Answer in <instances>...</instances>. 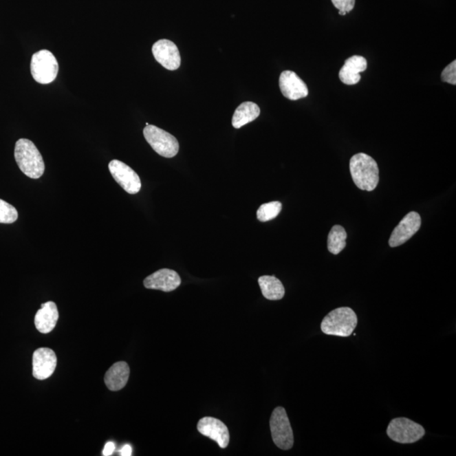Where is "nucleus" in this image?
<instances>
[{
	"mask_svg": "<svg viewBox=\"0 0 456 456\" xmlns=\"http://www.w3.org/2000/svg\"><path fill=\"white\" fill-rule=\"evenodd\" d=\"M18 219V213L16 208L5 200L0 199V224H14Z\"/></svg>",
	"mask_w": 456,
	"mask_h": 456,
	"instance_id": "obj_22",
	"label": "nucleus"
},
{
	"mask_svg": "<svg viewBox=\"0 0 456 456\" xmlns=\"http://www.w3.org/2000/svg\"><path fill=\"white\" fill-rule=\"evenodd\" d=\"M441 80L455 86L456 85V61H454L443 70Z\"/></svg>",
	"mask_w": 456,
	"mask_h": 456,
	"instance_id": "obj_23",
	"label": "nucleus"
},
{
	"mask_svg": "<svg viewBox=\"0 0 456 456\" xmlns=\"http://www.w3.org/2000/svg\"><path fill=\"white\" fill-rule=\"evenodd\" d=\"M420 215L411 211L400 221L398 227L392 232L389 244L391 248L402 246L409 241L421 228Z\"/></svg>",
	"mask_w": 456,
	"mask_h": 456,
	"instance_id": "obj_9",
	"label": "nucleus"
},
{
	"mask_svg": "<svg viewBox=\"0 0 456 456\" xmlns=\"http://www.w3.org/2000/svg\"><path fill=\"white\" fill-rule=\"evenodd\" d=\"M279 87L285 98L292 101L306 98L309 95V88L305 83L291 70H285L281 74Z\"/></svg>",
	"mask_w": 456,
	"mask_h": 456,
	"instance_id": "obj_14",
	"label": "nucleus"
},
{
	"mask_svg": "<svg viewBox=\"0 0 456 456\" xmlns=\"http://www.w3.org/2000/svg\"><path fill=\"white\" fill-rule=\"evenodd\" d=\"M258 283L259 287H261L262 294L266 299L275 301V300H281L284 298V285L276 276H261L259 278Z\"/></svg>",
	"mask_w": 456,
	"mask_h": 456,
	"instance_id": "obj_19",
	"label": "nucleus"
},
{
	"mask_svg": "<svg viewBox=\"0 0 456 456\" xmlns=\"http://www.w3.org/2000/svg\"><path fill=\"white\" fill-rule=\"evenodd\" d=\"M358 325V316L351 307H338L329 312L322 321L321 331L325 335L348 337Z\"/></svg>",
	"mask_w": 456,
	"mask_h": 456,
	"instance_id": "obj_3",
	"label": "nucleus"
},
{
	"mask_svg": "<svg viewBox=\"0 0 456 456\" xmlns=\"http://www.w3.org/2000/svg\"><path fill=\"white\" fill-rule=\"evenodd\" d=\"M57 357L50 348H39L33 354L32 374L36 379L44 380L53 376L56 369Z\"/></svg>",
	"mask_w": 456,
	"mask_h": 456,
	"instance_id": "obj_11",
	"label": "nucleus"
},
{
	"mask_svg": "<svg viewBox=\"0 0 456 456\" xmlns=\"http://www.w3.org/2000/svg\"><path fill=\"white\" fill-rule=\"evenodd\" d=\"M270 428L274 444L283 450H291L294 444V432L287 411L281 406L273 411Z\"/></svg>",
	"mask_w": 456,
	"mask_h": 456,
	"instance_id": "obj_4",
	"label": "nucleus"
},
{
	"mask_svg": "<svg viewBox=\"0 0 456 456\" xmlns=\"http://www.w3.org/2000/svg\"><path fill=\"white\" fill-rule=\"evenodd\" d=\"M120 455L122 456H131L132 455V447L126 444L123 448L120 450Z\"/></svg>",
	"mask_w": 456,
	"mask_h": 456,
	"instance_id": "obj_26",
	"label": "nucleus"
},
{
	"mask_svg": "<svg viewBox=\"0 0 456 456\" xmlns=\"http://www.w3.org/2000/svg\"><path fill=\"white\" fill-rule=\"evenodd\" d=\"M350 172L356 186L362 191H373L379 184V166L369 155H354L350 160Z\"/></svg>",
	"mask_w": 456,
	"mask_h": 456,
	"instance_id": "obj_1",
	"label": "nucleus"
},
{
	"mask_svg": "<svg viewBox=\"0 0 456 456\" xmlns=\"http://www.w3.org/2000/svg\"><path fill=\"white\" fill-rule=\"evenodd\" d=\"M115 450V444L113 442H107L103 448L102 455L105 456H110L113 454Z\"/></svg>",
	"mask_w": 456,
	"mask_h": 456,
	"instance_id": "obj_25",
	"label": "nucleus"
},
{
	"mask_svg": "<svg viewBox=\"0 0 456 456\" xmlns=\"http://www.w3.org/2000/svg\"><path fill=\"white\" fill-rule=\"evenodd\" d=\"M332 1L337 10L349 13L354 8L356 0H332Z\"/></svg>",
	"mask_w": 456,
	"mask_h": 456,
	"instance_id": "obj_24",
	"label": "nucleus"
},
{
	"mask_svg": "<svg viewBox=\"0 0 456 456\" xmlns=\"http://www.w3.org/2000/svg\"><path fill=\"white\" fill-rule=\"evenodd\" d=\"M347 14V12H345V11H340V10H339V14H340V16H346Z\"/></svg>",
	"mask_w": 456,
	"mask_h": 456,
	"instance_id": "obj_27",
	"label": "nucleus"
},
{
	"mask_svg": "<svg viewBox=\"0 0 456 456\" xmlns=\"http://www.w3.org/2000/svg\"><path fill=\"white\" fill-rule=\"evenodd\" d=\"M143 133L152 149L162 157L172 158L179 152L180 144L175 137L157 126L150 124L146 126Z\"/></svg>",
	"mask_w": 456,
	"mask_h": 456,
	"instance_id": "obj_6",
	"label": "nucleus"
},
{
	"mask_svg": "<svg viewBox=\"0 0 456 456\" xmlns=\"http://www.w3.org/2000/svg\"><path fill=\"white\" fill-rule=\"evenodd\" d=\"M198 431L202 435L216 441L221 448L228 446L230 435L227 426L217 418L206 417L200 419L197 425Z\"/></svg>",
	"mask_w": 456,
	"mask_h": 456,
	"instance_id": "obj_12",
	"label": "nucleus"
},
{
	"mask_svg": "<svg viewBox=\"0 0 456 456\" xmlns=\"http://www.w3.org/2000/svg\"><path fill=\"white\" fill-rule=\"evenodd\" d=\"M14 158L21 171L32 180H38L45 171L43 158L34 143L20 139L14 147Z\"/></svg>",
	"mask_w": 456,
	"mask_h": 456,
	"instance_id": "obj_2",
	"label": "nucleus"
},
{
	"mask_svg": "<svg viewBox=\"0 0 456 456\" xmlns=\"http://www.w3.org/2000/svg\"><path fill=\"white\" fill-rule=\"evenodd\" d=\"M31 73L36 83L47 85L56 79L58 64L50 51L43 50L32 55Z\"/></svg>",
	"mask_w": 456,
	"mask_h": 456,
	"instance_id": "obj_7",
	"label": "nucleus"
},
{
	"mask_svg": "<svg viewBox=\"0 0 456 456\" xmlns=\"http://www.w3.org/2000/svg\"><path fill=\"white\" fill-rule=\"evenodd\" d=\"M347 232L342 226L336 225L328 236V250L333 254H338L347 246Z\"/></svg>",
	"mask_w": 456,
	"mask_h": 456,
	"instance_id": "obj_20",
	"label": "nucleus"
},
{
	"mask_svg": "<svg viewBox=\"0 0 456 456\" xmlns=\"http://www.w3.org/2000/svg\"><path fill=\"white\" fill-rule=\"evenodd\" d=\"M261 114V109L257 103L252 102H243L235 110L232 117V126L235 129L242 128L243 126L257 120Z\"/></svg>",
	"mask_w": 456,
	"mask_h": 456,
	"instance_id": "obj_18",
	"label": "nucleus"
},
{
	"mask_svg": "<svg viewBox=\"0 0 456 456\" xmlns=\"http://www.w3.org/2000/svg\"><path fill=\"white\" fill-rule=\"evenodd\" d=\"M131 369L127 362H118L107 371L105 382L109 390L118 391L122 390L128 383Z\"/></svg>",
	"mask_w": 456,
	"mask_h": 456,
	"instance_id": "obj_17",
	"label": "nucleus"
},
{
	"mask_svg": "<svg viewBox=\"0 0 456 456\" xmlns=\"http://www.w3.org/2000/svg\"><path fill=\"white\" fill-rule=\"evenodd\" d=\"M152 54L159 64L169 70H176L181 65L179 48L172 41L162 39L152 47Z\"/></svg>",
	"mask_w": 456,
	"mask_h": 456,
	"instance_id": "obj_10",
	"label": "nucleus"
},
{
	"mask_svg": "<svg viewBox=\"0 0 456 456\" xmlns=\"http://www.w3.org/2000/svg\"><path fill=\"white\" fill-rule=\"evenodd\" d=\"M368 67L366 58L354 55L345 61V64L339 72L340 80L348 86H352L361 80L360 73L365 72Z\"/></svg>",
	"mask_w": 456,
	"mask_h": 456,
	"instance_id": "obj_15",
	"label": "nucleus"
},
{
	"mask_svg": "<svg viewBox=\"0 0 456 456\" xmlns=\"http://www.w3.org/2000/svg\"><path fill=\"white\" fill-rule=\"evenodd\" d=\"M59 314L56 304L47 302L36 312L35 326L41 333L47 334L53 331L58 321Z\"/></svg>",
	"mask_w": 456,
	"mask_h": 456,
	"instance_id": "obj_16",
	"label": "nucleus"
},
{
	"mask_svg": "<svg viewBox=\"0 0 456 456\" xmlns=\"http://www.w3.org/2000/svg\"><path fill=\"white\" fill-rule=\"evenodd\" d=\"M181 283L179 274L170 269L159 270L144 280V287L165 292L176 290Z\"/></svg>",
	"mask_w": 456,
	"mask_h": 456,
	"instance_id": "obj_13",
	"label": "nucleus"
},
{
	"mask_svg": "<svg viewBox=\"0 0 456 456\" xmlns=\"http://www.w3.org/2000/svg\"><path fill=\"white\" fill-rule=\"evenodd\" d=\"M109 169L115 181L120 185L124 190L131 195H135L142 188V182L140 177L133 170L126 165L125 163L118 160L109 162Z\"/></svg>",
	"mask_w": 456,
	"mask_h": 456,
	"instance_id": "obj_8",
	"label": "nucleus"
},
{
	"mask_svg": "<svg viewBox=\"0 0 456 456\" xmlns=\"http://www.w3.org/2000/svg\"><path fill=\"white\" fill-rule=\"evenodd\" d=\"M387 433L391 439L399 444L416 443L426 433L422 425L406 417L392 419Z\"/></svg>",
	"mask_w": 456,
	"mask_h": 456,
	"instance_id": "obj_5",
	"label": "nucleus"
},
{
	"mask_svg": "<svg viewBox=\"0 0 456 456\" xmlns=\"http://www.w3.org/2000/svg\"><path fill=\"white\" fill-rule=\"evenodd\" d=\"M283 205L279 202L264 204L257 210V218L262 222L269 221L277 217L280 214Z\"/></svg>",
	"mask_w": 456,
	"mask_h": 456,
	"instance_id": "obj_21",
	"label": "nucleus"
}]
</instances>
